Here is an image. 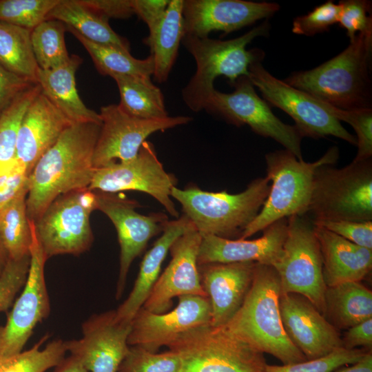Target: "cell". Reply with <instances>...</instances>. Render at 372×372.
Wrapping results in <instances>:
<instances>
[{
  "label": "cell",
  "instance_id": "1",
  "mask_svg": "<svg viewBox=\"0 0 372 372\" xmlns=\"http://www.w3.org/2000/svg\"><path fill=\"white\" fill-rule=\"evenodd\" d=\"M101 123L70 125L37 161L28 179L27 214L37 220L59 196L88 189L96 169L93 155Z\"/></svg>",
  "mask_w": 372,
  "mask_h": 372
},
{
  "label": "cell",
  "instance_id": "2",
  "mask_svg": "<svg viewBox=\"0 0 372 372\" xmlns=\"http://www.w3.org/2000/svg\"><path fill=\"white\" fill-rule=\"evenodd\" d=\"M280 279L271 265L256 264L251 287L234 317L225 325L229 331L282 364L307 359L287 337L281 320Z\"/></svg>",
  "mask_w": 372,
  "mask_h": 372
},
{
  "label": "cell",
  "instance_id": "3",
  "mask_svg": "<svg viewBox=\"0 0 372 372\" xmlns=\"http://www.w3.org/2000/svg\"><path fill=\"white\" fill-rule=\"evenodd\" d=\"M371 49L372 34L358 33L336 56L313 69L293 72L284 81L340 110L371 108Z\"/></svg>",
  "mask_w": 372,
  "mask_h": 372
},
{
  "label": "cell",
  "instance_id": "4",
  "mask_svg": "<svg viewBox=\"0 0 372 372\" xmlns=\"http://www.w3.org/2000/svg\"><path fill=\"white\" fill-rule=\"evenodd\" d=\"M269 28L265 21L239 37L225 41L185 34L181 43L196 65L194 75L182 90L186 105L196 112L204 110L218 76L227 77L230 85L242 76H249L250 64L262 61L264 52L259 49L247 50L246 47L255 38L268 34Z\"/></svg>",
  "mask_w": 372,
  "mask_h": 372
},
{
  "label": "cell",
  "instance_id": "5",
  "mask_svg": "<svg viewBox=\"0 0 372 372\" xmlns=\"http://www.w3.org/2000/svg\"><path fill=\"white\" fill-rule=\"evenodd\" d=\"M267 176L252 180L238 194L207 192L197 187L172 189L171 196L200 235L238 239L260 211L270 189Z\"/></svg>",
  "mask_w": 372,
  "mask_h": 372
},
{
  "label": "cell",
  "instance_id": "6",
  "mask_svg": "<svg viewBox=\"0 0 372 372\" xmlns=\"http://www.w3.org/2000/svg\"><path fill=\"white\" fill-rule=\"evenodd\" d=\"M338 156L335 146L312 163L298 159L287 149L267 153V177L271 182L269 192L258 215L239 239H247L278 220L293 215H306L316 169L324 165H333Z\"/></svg>",
  "mask_w": 372,
  "mask_h": 372
},
{
  "label": "cell",
  "instance_id": "7",
  "mask_svg": "<svg viewBox=\"0 0 372 372\" xmlns=\"http://www.w3.org/2000/svg\"><path fill=\"white\" fill-rule=\"evenodd\" d=\"M307 214L313 221H372L371 158L353 160L342 168L318 167L313 174Z\"/></svg>",
  "mask_w": 372,
  "mask_h": 372
},
{
  "label": "cell",
  "instance_id": "8",
  "mask_svg": "<svg viewBox=\"0 0 372 372\" xmlns=\"http://www.w3.org/2000/svg\"><path fill=\"white\" fill-rule=\"evenodd\" d=\"M181 360L180 372H265L264 353L225 327L189 331L167 346Z\"/></svg>",
  "mask_w": 372,
  "mask_h": 372
},
{
  "label": "cell",
  "instance_id": "9",
  "mask_svg": "<svg viewBox=\"0 0 372 372\" xmlns=\"http://www.w3.org/2000/svg\"><path fill=\"white\" fill-rule=\"evenodd\" d=\"M314 227L313 220L307 215L289 217L282 252L272 267L279 276L281 293L303 296L324 316L327 286Z\"/></svg>",
  "mask_w": 372,
  "mask_h": 372
},
{
  "label": "cell",
  "instance_id": "10",
  "mask_svg": "<svg viewBox=\"0 0 372 372\" xmlns=\"http://www.w3.org/2000/svg\"><path fill=\"white\" fill-rule=\"evenodd\" d=\"M96 209V196L89 189L57 197L34 221L37 240L45 258L79 255L90 249L93 234L90 217Z\"/></svg>",
  "mask_w": 372,
  "mask_h": 372
},
{
  "label": "cell",
  "instance_id": "11",
  "mask_svg": "<svg viewBox=\"0 0 372 372\" xmlns=\"http://www.w3.org/2000/svg\"><path fill=\"white\" fill-rule=\"evenodd\" d=\"M231 93L213 91L204 110L236 126L247 125L256 134L271 138L303 160L301 152L302 136L295 125L282 122L267 103L256 92L247 76L239 77L230 85Z\"/></svg>",
  "mask_w": 372,
  "mask_h": 372
},
{
  "label": "cell",
  "instance_id": "12",
  "mask_svg": "<svg viewBox=\"0 0 372 372\" xmlns=\"http://www.w3.org/2000/svg\"><path fill=\"white\" fill-rule=\"evenodd\" d=\"M248 77L265 101L283 110L294 120L302 137L320 138L333 136L357 144L356 137L342 125L322 101L274 77L264 68L261 60L250 64Z\"/></svg>",
  "mask_w": 372,
  "mask_h": 372
},
{
  "label": "cell",
  "instance_id": "13",
  "mask_svg": "<svg viewBox=\"0 0 372 372\" xmlns=\"http://www.w3.org/2000/svg\"><path fill=\"white\" fill-rule=\"evenodd\" d=\"M176 183L175 176L163 168L154 145L146 141L134 158L96 169L88 189L112 194L130 190L145 192L177 218L179 214L171 198L172 189Z\"/></svg>",
  "mask_w": 372,
  "mask_h": 372
},
{
  "label": "cell",
  "instance_id": "14",
  "mask_svg": "<svg viewBox=\"0 0 372 372\" xmlns=\"http://www.w3.org/2000/svg\"><path fill=\"white\" fill-rule=\"evenodd\" d=\"M30 222L32 238L29 270L22 292L14 302L6 324L0 325V360L23 351L36 326L50 313L44 274L47 259L37 240L34 221Z\"/></svg>",
  "mask_w": 372,
  "mask_h": 372
},
{
  "label": "cell",
  "instance_id": "15",
  "mask_svg": "<svg viewBox=\"0 0 372 372\" xmlns=\"http://www.w3.org/2000/svg\"><path fill=\"white\" fill-rule=\"evenodd\" d=\"M99 115L101 125L93 155L96 169L117 161L134 158L152 134L187 124L192 120L185 116L140 118L127 114L115 104L102 106Z\"/></svg>",
  "mask_w": 372,
  "mask_h": 372
},
{
  "label": "cell",
  "instance_id": "16",
  "mask_svg": "<svg viewBox=\"0 0 372 372\" xmlns=\"http://www.w3.org/2000/svg\"><path fill=\"white\" fill-rule=\"evenodd\" d=\"M96 209L105 214L114 225L120 245V267L116 298L121 297L133 260L145 249L149 240L163 231L168 222L163 213L143 215L135 209L138 203L112 193L94 191Z\"/></svg>",
  "mask_w": 372,
  "mask_h": 372
},
{
  "label": "cell",
  "instance_id": "17",
  "mask_svg": "<svg viewBox=\"0 0 372 372\" xmlns=\"http://www.w3.org/2000/svg\"><path fill=\"white\" fill-rule=\"evenodd\" d=\"M178 299L177 306L163 313H154L141 307L131 322L128 344L156 352L189 331L211 325L208 297L187 295Z\"/></svg>",
  "mask_w": 372,
  "mask_h": 372
},
{
  "label": "cell",
  "instance_id": "18",
  "mask_svg": "<svg viewBox=\"0 0 372 372\" xmlns=\"http://www.w3.org/2000/svg\"><path fill=\"white\" fill-rule=\"evenodd\" d=\"M131 324L116 320L115 310L94 314L82 324V337L65 341L67 351L89 372H118L126 356Z\"/></svg>",
  "mask_w": 372,
  "mask_h": 372
},
{
  "label": "cell",
  "instance_id": "19",
  "mask_svg": "<svg viewBox=\"0 0 372 372\" xmlns=\"http://www.w3.org/2000/svg\"><path fill=\"white\" fill-rule=\"evenodd\" d=\"M201 235L192 229L172 245V259L159 276L142 307L154 313H163L171 308L172 299L187 295L207 297L200 278L198 255Z\"/></svg>",
  "mask_w": 372,
  "mask_h": 372
},
{
  "label": "cell",
  "instance_id": "20",
  "mask_svg": "<svg viewBox=\"0 0 372 372\" xmlns=\"http://www.w3.org/2000/svg\"><path fill=\"white\" fill-rule=\"evenodd\" d=\"M279 309L287 337L307 360L343 347L339 330L303 296L281 293Z\"/></svg>",
  "mask_w": 372,
  "mask_h": 372
},
{
  "label": "cell",
  "instance_id": "21",
  "mask_svg": "<svg viewBox=\"0 0 372 372\" xmlns=\"http://www.w3.org/2000/svg\"><path fill=\"white\" fill-rule=\"evenodd\" d=\"M277 3L243 0H183L185 34L204 38L210 32L227 34L272 16Z\"/></svg>",
  "mask_w": 372,
  "mask_h": 372
},
{
  "label": "cell",
  "instance_id": "22",
  "mask_svg": "<svg viewBox=\"0 0 372 372\" xmlns=\"http://www.w3.org/2000/svg\"><path fill=\"white\" fill-rule=\"evenodd\" d=\"M256 262L198 265L202 287L211 307V326H225L242 306L251 287Z\"/></svg>",
  "mask_w": 372,
  "mask_h": 372
},
{
  "label": "cell",
  "instance_id": "23",
  "mask_svg": "<svg viewBox=\"0 0 372 372\" xmlns=\"http://www.w3.org/2000/svg\"><path fill=\"white\" fill-rule=\"evenodd\" d=\"M287 225L288 218L278 220L254 240L201 235L198 264L253 262L273 266L282 254Z\"/></svg>",
  "mask_w": 372,
  "mask_h": 372
},
{
  "label": "cell",
  "instance_id": "24",
  "mask_svg": "<svg viewBox=\"0 0 372 372\" xmlns=\"http://www.w3.org/2000/svg\"><path fill=\"white\" fill-rule=\"evenodd\" d=\"M72 124L41 91L27 108L17 134V162L28 176L41 156Z\"/></svg>",
  "mask_w": 372,
  "mask_h": 372
},
{
  "label": "cell",
  "instance_id": "25",
  "mask_svg": "<svg viewBox=\"0 0 372 372\" xmlns=\"http://www.w3.org/2000/svg\"><path fill=\"white\" fill-rule=\"evenodd\" d=\"M195 229L191 220L184 214L168 220L161 236L145 254L134 282L126 300L115 310L117 320L131 324L133 318L149 297L161 271L162 263L174 241L187 231Z\"/></svg>",
  "mask_w": 372,
  "mask_h": 372
},
{
  "label": "cell",
  "instance_id": "26",
  "mask_svg": "<svg viewBox=\"0 0 372 372\" xmlns=\"http://www.w3.org/2000/svg\"><path fill=\"white\" fill-rule=\"evenodd\" d=\"M314 231L320 247L327 287L360 282L369 275L372 269V249L355 245L320 226L315 225Z\"/></svg>",
  "mask_w": 372,
  "mask_h": 372
},
{
  "label": "cell",
  "instance_id": "27",
  "mask_svg": "<svg viewBox=\"0 0 372 372\" xmlns=\"http://www.w3.org/2000/svg\"><path fill=\"white\" fill-rule=\"evenodd\" d=\"M82 62L81 57L72 54L61 66L52 70L39 69L37 82L41 92L72 123H101L99 113L89 109L78 94L75 74Z\"/></svg>",
  "mask_w": 372,
  "mask_h": 372
},
{
  "label": "cell",
  "instance_id": "28",
  "mask_svg": "<svg viewBox=\"0 0 372 372\" xmlns=\"http://www.w3.org/2000/svg\"><path fill=\"white\" fill-rule=\"evenodd\" d=\"M183 3V0H171L160 22L143 39L154 59L152 76L160 83L167 80L185 35Z\"/></svg>",
  "mask_w": 372,
  "mask_h": 372
},
{
  "label": "cell",
  "instance_id": "29",
  "mask_svg": "<svg viewBox=\"0 0 372 372\" xmlns=\"http://www.w3.org/2000/svg\"><path fill=\"white\" fill-rule=\"evenodd\" d=\"M325 318L337 329H347L372 318V292L360 281L327 287Z\"/></svg>",
  "mask_w": 372,
  "mask_h": 372
},
{
  "label": "cell",
  "instance_id": "30",
  "mask_svg": "<svg viewBox=\"0 0 372 372\" xmlns=\"http://www.w3.org/2000/svg\"><path fill=\"white\" fill-rule=\"evenodd\" d=\"M48 19L61 21L68 30H74L91 42L130 52L129 41L114 31L108 20L79 0H60L49 13Z\"/></svg>",
  "mask_w": 372,
  "mask_h": 372
},
{
  "label": "cell",
  "instance_id": "31",
  "mask_svg": "<svg viewBox=\"0 0 372 372\" xmlns=\"http://www.w3.org/2000/svg\"><path fill=\"white\" fill-rule=\"evenodd\" d=\"M120 102L118 106L127 114L140 118L158 119L169 116L164 96L151 76H114Z\"/></svg>",
  "mask_w": 372,
  "mask_h": 372
},
{
  "label": "cell",
  "instance_id": "32",
  "mask_svg": "<svg viewBox=\"0 0 372 372\" xmlns=\"http://www.w3.org/2000/svg\"><path fill=\"white\" fill-rule=\"evenodd\" d=\"M0 65L37 83L40 68L33 53L30 30L0 21Z\"/></svg>",
  "mask_w": 372,
  "mask_h": 372
},
{
  "label": "cell",
  "instance_id": "33",
  "mask_svg": "<svg viewBox=\"0 0 372 372\" xmlns=\"http://www.w3.org/2000/svg\"><path fill=\"white\" fill-rule=\"evenodd\" d=\"M28 187L0 211V242L10 260L30 256L32 229L27 214Z\"/></svg>",
  "mask_w": 372,
  "mask_h": 372
},
{
  "label": "cell",
  "instance_id": "34",
  "mask_svg": "<svg viewBox=\"0 0 372 372\" xmlns=\"http://www.w3.org/2000/svg\"><path fill=\"white\" fill-rule=\"evenodd\" d=\"M70 31L90 54L97 71L103 76H151L154 59L149 55L144 59L134 57L127 52L113 46L91 42L74 30Z\"/></svg>",
  "mask_w": 372,
  "mask_h": 372
},
{
  "label": "cell",
  "instance_id": "35",
  "mask_svg": "<svg viewBox=\"0 0 372 372\" xmlns=\"http://www.w3.org/2000/svg\"><path fill=\"white\" fill-rule=\"evenodd\" d=\"M67 30V26L61 21L48 19L31 31L32 50L41 70H52L70 60L65 43Z\"/></svg>",
  "mask_w": 372,
  "mask_h": 372
},
{
  "label": "cell",
  "instance_id": "36",
  "mask_svg": "<svg viewBox=\"0 0 372 372\" xmlns=\"http://www.w3.org/2000/svg\"><path fill=\"white\" fill-rule=\"evenodd\" d=\"M41 91L38 83L32 85L0 116V174L18 164L16 149L20 123L27 108Z\"/></svg>",
  "mask_w": 372,
  "mask_h": 372
},
{
  "label": "cell",
  "instance_id": "37",
  "mask_svg": "<svg viewBox=\"0 0 372 372\" xmlns=\"http://www.w3.org/2000/svg\"><path fill=\"white\" fill-rule=\"evenodd\" d=\"M45 335L31 349L0 360V372H45L56 366L67 352L65 341L54 340L42 348Z\"/></svg>",
  "mask_w": 372,
  "mask_h": 372
},
{
  "label": "cell",
  "instance_id": "38",
  "mask_svg": "<svg viewBox=\"0 0 372 372\" xmlns=\"http://www.w3.org/2000/svg\"><path fill=\"white\" fill-rule=\"evenodd\" d=\"M60 0H0V21L32 31Z\"/></svg>",
  "mask_w": 372,
  "mask_h": 372
},
{
  "label": "cell",
  "instance_id": "39",
  "mask_svg": "<svg viewBox=\"0 0 372 372\" xmlns=\"http://www.w3.org/2000/svg\"><path fill=\"white\" fill-rule=\"evenodd\" d=\"M370 351L365 349L340 347L319 358L282 365L267 364L265 372H333L343 366L359 362Z\"/></svg>",
  "mask_w": 372,
  "mask_h": 372
},
{
  "label": "cell",
  "instance_id": "40",
  "mask_svg": "<svg viewBox=\"0 0 372 372\" xmlns=\"http://www.w3.org/2000/svg\"><path fill=\"white\" fill-rule=\"evenodd\" d=\"M181 360L172 350L158 353L138 346H130L118 372H180Z\"/></svg>",
  "mask_w": 372,
  "mask_h": 372
},
{
  "label": "cell",
  "instance_id": "41",
  "mask_svg": "<svg viewBox=\"0 0 372 372\" xmlns=\"http://www.w3.org/2000/svg\"><path fill=\"white\" fill-rule=\"evenodd\" d=\"M323 103V102H322ZM327 110L339 121L349 124L357 135L358 152L353 161L371 158L372 156V110L361 108L340 110L323 103Z\"/></svg>",
  "mask_w": 372,
  "mask_h": 372
},
{
  "label": "cell",
  "instance_id": "42",
  "mask_svg": "<svg viewBox=\"0 0 372 372\" xmlns=\"http://www.w3.org/2000/svg\"><path fill=\"white\" fill-rule=\"evenodd\" d=\"M340 10L339 3L328 1L307 14L297 17L293 21L292 32L300 35L313 36L328 31L338 22Z\"/></svg>",
  "mask_w": 372,
  "mask_h": 372
},
{
  "label": "cell",
  "instance_id": "43",
  "mask_svg": "<svg viewBox=\"0 0 372 372\" xmlns=\"http://www.w3.org/2000/svg\"><path fill=\"white\" fill-rule=\"evenodd\" d=\"M340 10L338 23L347 32L351 42L356 33L372 34V19L367 13L371 2L365 0H345L339 2Z\"/></svg>",
  "mask_w": 372,
  "mask_h": 372
},
{
  "label": "cell",
  "instance_id": "44",
  "mask_svg": "<svg viewBox=\"0 0 372 372\" xmlns=\"http://www.w3.org/2000/svg\"><path fill=\"white\" fill-rule=\"evenodd\" d=\"M30 256L20 260L9 259L0 277V312H6L26 281Z\"/></svg>",
  "mask_w": 372,
  "mask_h": 372
},
{
  "label": "cell",
  "instance_id": "45",
  "mask_svg": "<svg viewBox=\"0 0 372 372\" xmlns=\"http://www.w3.org/2000/svg\"><path fill=\"white\" fill-rule=\"evenodd\" d=\"M316 225L342 237L359 246L372 249V221H313Z\"/></svg>",
  "mask_w": 372,
  "mask_h": 372
},
{
  "label": "cell",
  "instance_id": "46",
  "mask_svg": "<svg viewBox=\"0 0 372 372\" xmlns=\"http://www.w3.org/2000/svg\"><path fill=\"white\" fill-rule=\"evenodd\" d=\"M35 83L11 73L0 65V116L21 94Z\"/></svg>",
  "mask_w": 372,
  "mask_h": 372
},
{
  "label": "cell",
  "instance_id": "47",
  "mask_svg": "<svg viewBox=\"0 0 372 372\" xmlns=\"http://www.w3.org/2000/svg\"><path fill=\"white\" fill-rule=\"evenodd\" d=\"M28 174L19 163L8 172L0 174V211L28 187Z\"/></svg>",
  "mask_w": 372,
  "mask_h": 372
},
{
  "label": "cell",
  "instance_id": "48",
  "mask_svg": "<svg viewBox=\"0 0 372 372\" xmlns=\"http://www.w3.org/2000/svg\"><path fill=\"white\" fill-rule=\"evenodd\" d=\"M80 2L109 20L126 19L134 14L131 0H79Z\"/></svg>",
  "mask_w": 372,
  "mask_h": 372
},
{
  "label": "cell",
  "instance_id": "49",
  "mask_svg": "<svg viewBox=\"0 0 372 372\" xmlns=\"http://www.w3.org/2000/svg\"><path fill=\"white\" fill-rule=\"evenodd\" d=\"M171 0H131L134 14L143 21L149 31L160 22Z\"/></svg>",
  "mask_w": 372,
  "mask_h": 372
},
{
  "label": "cell",
  "instance_id": "50",
  "mask_svg": "<svg viewBox=\"0 0 372 372\" xmlns=\"http://www.w3.org/2000/svg\"><path fill=\"white\" fill-rule=\"evenodd\" d=\"M343 347L348 349L372 347V318L347 329L342 338Z\"/></svg>",
  "mask_w": 372,
  "mask_h": 372
},
{
  "label": "cell",
  "instance_id": "51",
  "mask_svg": "<svg viewBox=\"0 0 372 372\" xmlns=\"http://www.w3.org/2000/svg\"><path fill=\"white\" fill-rule=\"evenodd\" d=\"M333 372H372V353L369 352L359 362L343 366Z\"/></svg>",
  "mask_w": 372,
  "mask_h": 372
},
{
  "label": "cell",
  "instance_id": "52",
  "mask_svg": "<svg viewBox=\"0 0 372 372\" xmlns=\"http://www.w3.org/2000/svg\"><path fill=\"white\" fill-rule=\"evenodd\" d=\"M54 368L53 372H89L77 359L70 355L65 357Z\"/></svg>",
  "mask_w": 372,
  "mask_h": 372
},
{
  "label": "cell",
  "instance_id": "53",
  "mask_svg": "<svg viewBox=\"0 0 372 372\" xmlns=\"http://www.w3.org/2000/svg\"><path fill=\"white\" fill-rule=\"evenodd\" d=\"M8 260L7 253L0 242V277L3 272Z\"/></svg>",
  "mask_w": 372,
  "mask_h": 372
}]
</instances>
